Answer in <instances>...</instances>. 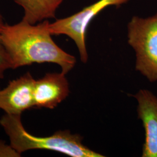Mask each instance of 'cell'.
<instances>
[{
	"mask_svg": "<svg viewBox=\"0 0 157 157\" xmlns=\"http://www.w3.org/2000/svg\"><path fill=\"white\" fill-rule=\"evenodd\" d=\"M48 20L38 24L21 21L16 24H4L1 38L11 61L12 69L33 63H52L59 65L67 75L76 63L75 56L63 50L53 40Z\"/></svg>",
	"mask_w": 157,
	"mask_h": 157,
	"instance_id": "cell-1",
	"label": "cell"
},
{
	"mask_svg": "<svg viewBox=\"0 0 157 157\" xmlns=\"http://www.w3.org/2000/svg\"><path fill=\"white\" fill-rule=\"evenodd\" d=\"M0 125L8 136L10 144L21 154L29 150H45L72 157H104L85 146L83 137L69 130H58L46 137L30 134L23 124L21 115L6 113L0 119Z\"/></svg>",
	"mask_w": 157,
	"mask_h": 157,
	"instance_id": "cell-2",
	"label": "cell"
},
{
	"mask_svg": "<svg viewBox=\"0 0 157 157\" xmlns=\"http://www.w3.org/2000/svg\"><path fill=\"white\" fill-rule=\"evenodd\" d=\"M128 42L135 51L136 70L149 82H157V13L132 17L128 25Z\"/></svg>",
	"mask_w": 157,
	"mask_h": 157,
	"instance_id": "cell-3",
	"label": "cell"
},
{
	"mask_svg": "<svg viewBox=\"0 0 157 157\" xmlns=\"http://www.w3.org/2000/svg\"><path fill=\"white\" fill-rule=\"evenodd\" d=\"M129 0H98L69 17L49 23L52 35H66L73 40L78 49L81 61L86 63L89 56L86 47V33L91 22L98 13L110 6H121Z\"/></svg>",
	"mask_w": 157,
	"mask_h": 157,
	"instance_id": "cell-4",
	"label": "cell"
},
{
	"mask_svg": "<svg viewBox=\"0 0 157 157\" xmlns=\"http://www.w3.org/2000/svg\"><path fill=\"white\" fill-rule=\"evenodd\" d=\"M35 81L30 72L10 81L6 87L0 89V109L6 114L21 115L33 108Z\"/></svg>",
	"mask_w": 157,
	"mask_h": 157,
	"instance_id": "cell-5",
	"label": "cell"
},
{
	"mask_svg": "<svg viewBox=\"0 0 157 157\" xmlns=\"http://www.w3.org/2000/svg\"><path fill=\"white\" fill-rule=\"evenodd\" d=\"M133 97L137 102L138 118L145 132L141 157H157V95L147 89H140Z\"/></svg>",
	"mask_w": 157,
	"mask_h": 157,
	"instance_id": "cell-6",
	"label": "cell"
},
{
	"mask_svg": "<svg viewBox=\"0 0 157 157\" xmlns=\"http://www.w3.org/2000/svg\"><path fill=\"white\" fill-rule=\"evenodd\" d=\"M69 84L66 75L47 73L34 86V107L54 109L69 95Z\"/></svg>",
	"mask_w": 157,
	"mask_h": 157,
	"instance_id": "cell-7",
	"label": "cell"
},
{
	"mask_svg": "<svg viewBox=\"0 0 157 157\" xmlns=\"http://www.w3.org/2000/svg\"><path fill=\"white\" fill-rule=\"evenodd\" d=\"M63 0H14L24 10L22 21L34 25L56 17Z\"/></svg>",
	"mask_w": 157,
	"mask_h": 157,
	"instance_id": "cell-8",
	"label": "cell"
},
{
	"mask_svg": "<svg viewBox=\"0 0 157 157\" xmlns=\"http://www.w3.org/2000/svg\"><path fill=\"white\" fill-rule=\"evenodd\" d=\"M4 24L3 17L0 13V79L4 78L6 71L9 69H12L10 57L1 38V29Z\"/></svg>",
	"mask_w": 157,
	"mask_h": 157,
	"instance_id": "cell-9",
	"label": "cell"
},
{
	"mask_svg": "<svg viewBox=\"0 0 157 157\" xmlns=\"http://www.w3.org/2000/svg\"><path fill=\"white\" fill-rule=\"evenodd\" d=\"M21 154L11 145L6 143V141L0 140V157H19Z\"/></svg>",
	"mask_w": 157,
	"mask_h": 157,
	"instance_id": "cell-10",
	"label": "cell"
},
{
	"mask_svg": "<svg viewBox=\"0 0 157 157\" xmlns=\"http://www.w3.org/2000/svg\"></svg>",
	"mask_w": 157,
	"mask_h": 157,
	"instance_id": "cell-11",
	"label": "cell"
}]
</instances>
